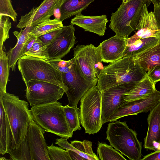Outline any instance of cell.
<instances>
[{"label":"cell","mask_w":160,"mask_h":160,"mask_svg":"<svg viewBox=\"0 0 160 160\" xmlns=\"http://www.w3.org/2000/svg\"><path fill=\"white\" fill-rule=\"evenodd\" d=\"M11 158L13 160H31L29 148L26 137L21 144L19 148L10 149L8 151Z\"/></svg>","instance_id":"cell-31"},{"label":"cell","mask_w":160,"mask_h":160,"mask_svg":"<svg viewBox=\"0 0 160 160\" xmlns=\"http://www.w3.org/2000/svg\"><path fill=\"white\" fill-rule=\"evenodd\" d=\"M127 44V39L116 35L103 41L99 45L102 61L112 62L122 58Z\"/></svg>","instance_id":"cell-18"},{"label":"cell","mask_w":160,"mask_h":160,"mask_svg":"<svg viewBox=\"0 0 160 160\" xmlns=\"http://www.w3.org/2000/svg\"><path fill=\"white\" fill-rule=\"evenodd\" d=\"M117 10L111 14L109 28L121 37L127 39L137 26L144 5L150 0H122Z\"/></svg>","instance_id":"cell-5"},{"label":"cell","mask_w":160,"mask_h":160,"mask_svg":"<svg viewBox=\"0 0 160 160\" xmlns=\"http://www.w3.org/2000/svg\"><path fill=\"white\" fill-rule=\"evenodd\" d=\"M63 110L71 132L81 130L79 109L76 107H71L68 105L63 106Z\"/></svg>","instance_id":"cell-30"},{"label":"cell","mask_w":160,"mask_h":160,"mask_svg":"<svg viewBox=\"0 0 160 160\" xmlns=\"http://www.w3.org/2000/svg\"><path fill=\"white\" fill-rule=\"evenodd\" d=\"M121 0L122 1V0Z\"/></svg>","instance_id":"cell-45"},{"label":"cell","mask_w":160,"mask_h":160,"mask_svg":"<svg viewBox=\"0 0 160 160\" xmlns=\"http://www.w3.org/2000/svg\"><path fill=\"white\" fill-rule=\"evenodd\" d=\"M45 131L33 119L30 122L26 136L31 160H50L44 134Z\"/></svg>","instance_id":"cell-15"},{"label":"cell","mask_w":160,"mask_h":160,"mask_svg":"<svg viewBox=\"0 0 160 160\" xmlns=\"http://www.w3.org/2000/svg\"><path fill=\"white\" fill-rule=\"evenodd\" d=\"M146 74L133 57H123L104 67L98 75L96 85L102 92L120 84L139 82Z\"/></svg>","instance_id":"cell-1"},{"label":"cell","mask_w":160,"mask_h":160,"mask_svg":"<svg viewBox=\"0 0 160 160\" xmlns=\"http://www.w3.org/2000/svg\"><path fill=\"white\" fill-rule=\"evenodd\" d=\"M75 31L72 24L63 26L60 34L47 46L49 60L61 59L70 52L76 42Z\"/></svg>","instance_id":"cell-14"},{"label":"cell","mask_w":160,"mask_h":160,"mask_svg":"<svg viewBox=\"0 0 160 160\" xmlns=\"http://www.w3.org/2000/svg\"><path fill=\"white\" fill-rule=\"evenodd\" d=\"M9 17L0 15V48L3 43L9 38V32L12 27Z\"/></svg>","instance_id":"cell-34"},{"label":"cell","mask_w":160,"mask_h":160,"mask_svg":"<svg viewBox=\"0 0 160 160\" xmlns=\"http://www.w3.org/2000/svg\"><path fill=\"white\" fill-rule=\"evenodd\" d=\"M154 5H160V0H150Z\"/></svg>","instance_id":"cell-42"},{"label":"cell","mask_w":160,"mask_h":160,"mask_svg":"<svg viewBox=\"0 0 160 160\" xmlns=\"http://www.w3.org/2000/svg\"><path fill=\"white\" fill-rule=\"evenodd\" d=\"M160 102V91L156 90L149 96L143 99L125 101L114 111L108 122L115 121L123 117L137 115L150 111Z\"/></svg>","instance_id":"cell-12"},{"label":"cell","mask_w":160,"mask_h":160,"mask_svg":"<svg viewBox=\"0 0 160 160\" xmlns=\"http://www.w3.org/2000/svg\"><path fill=\"white\" fill-rule=\"evenodd\" d=\"M160 42L158 38L152 37L141 39L131 44H126L123 57H134Z\"/></svg>","instance_id":"cell-26"},{"label":"cell","mask_w":160,"mask_h":160,"mask_svg":"<svg viewBox=\"0 0 160 160\" xmlns=\"http://www.w3.org/2000/svg\"><path fill=\"white\" fill-rule=\"evenodd\" d=\"M157 37L158 38L159 40L160 41V30L158 32Z\"/></svg>","instance_id":"cell-43"},{"label":"cell","mask_w":160,"mask_h":160,"mask_svg":"<svg viewBox=\"0 0 160 160\" xmlns=\"http://www.w3.org/2000/svg\"><path fill=\"white\" fill-rule=\"evenodd\" d=\"M62 79L65 93L68 101V105L77 106L79 101L91 88L96 86L98 79L92 80L86 77L76 63L71 70L62 73Z\"/></svg>","instance_id":"cell-8"},{"label":"cell","mask_w":160,"mask_h":160,"mask_svg":"<svg viewBox=\"0 0 160 160\" xmlns=\"http://www.w3.org/2000/svg\"><path fill=\"white\" fill-rule=\"evenodd\" d=\"M63 26L62 21L56 18H50L32 27L28 33L38 38L48 32Z\"/></svg>","instance_id":"cell-27"},{"label":"cell","mask_w":160,"mask_h":160,"mask_svg":"<svg viewBox=\"0 0 160 160\" xmlns=\"http://www.w3.org/2000/svg\"><path fill=\"white\" fill-rule=\"evenodd\" d=\"M12 133L11 148H19L25 139L29 123L33 119L28 103L18 96L7 92L0 93Z\"/></svg>","instance_id":"cell-2"},{"label":"cell","mask_w":160,"mask_h":160,"mask_svg":"<svg viewBox=\"0 0 160 160\" xmlns=\"http://www.w3.org/2000/svg\"><path fill=\"white\" fill-rule=\"evenodd\" d=\"M148 71L147 75L152 81L156 84L160 81V65H156Z\"/></svg>","instance_id":"cell-38"},{"label":"cell","mask_w":160,"mask_h":160,"mask_svg":"<svg viewBox=\"0 0 160 160\" xmlns=\"http://www.w3.org/2000/svg\"><path fill=\"white\" fill-rule=\"evenodd\" d=\"M37 38L28 33V37L22 48L21 56L25 55L29 50Z\"/></svg>","instance_id":"cell-39"},{"label":"cell","mask_w":160,"mask_h":160,"mask_svg":"<svg viewBox=\"0 0 160 160\" xmlns=\"http://www.w3.org/2000/svg\"><path fill=\"white\" fill-rule=\"evenodd\" d=\"M97 152L101 160H126L122 154L105 143L98 142Z\"/></svg>","instance_id":"cell-29"},{"label":"cell","mask_w":160,"mask_h":160,"mask_svg":"<svg viewBox=\"0 0 160 160\" xmlns=\"http://www.w3.org/2000/svg\"><path fill=\"white\" fill-rule=\"evenodd\" d=\"M26 85V98L31 107L57 102L65 93L62 87L46 81L32 80Z\"/></svg>","instance_id":"cell-10"},{"label":"cell","mask_w":160,"mask_h":160,"mask_svg":"<svg viewBox=\"0 0 160 160\" xmlns=\"http://www.w3.org/2000/svg\"><path fill=\"white\" fill-rule=\"evenodd\" d=\"M106 133V139L116 150L130 160L141 159L142 143L138 139L136 132L129 128L126 121L109 123Z\"/></svg>","instance_id":"cell-4"},{"label":"cell","mask_w":160,"mask_h":160,"mask_svg":"<svg viewBox=\"0 0 160 160\" xmlns=\"http://www.w3.org/2000/svg\"><path fill=\"white\" fill-rule=\"evenodd\" d=\"M46 61L61 73L69 72L76 63L75 59L74 57L68 61L63 60L60 58Z\"/></svg>","instance_id":"cell-33"},{"label":"cell","mask_w":160,"mask_h":160,"mask_svg":"<svg viewBox=\"0 0 160 160\" xmlns=\"http://www.w3.org/2000/svg\"><path fill=\"white\" fill-rule=\"evenodd\" d=\"M32 27L26 26L20 32L14 31L13 33L17 39L15 47L10 49L7 53L9 66L13 71H15L17 62L21 57V53L24 45L28 37V33Z\"/></svg>","instance_id":"cell-24"},{"label":"cell","mask_w":160,"mask_h":160,"mask_svg":"<svg viewBox=\"0 0 160 160\" xmlns=\"http://www.w3.org/2000/svg\"><path fill=\"white\" fill-rule=\"evenodd\" d=\"M147 5L145 4L144 6L140 18L136 27L137 31L133 36L127 39V44H131L142 38L152 37H157L160 29L158 28L153 12L148 11Z\"/></svg>","instance_id":"cell-17"},{"label":"cell","mask_w":160,"mask_h":160,"mask_svg":"<svg viewBox=\"0 0 160 160\" xmlns=\"http://www.w3.org/2000/svg\"><path fill=\"white\" fill-rule=\"evenodd\" d=\"M17 64L25 85L32 80L41 81L56 84L64 89L62 73L46 60L24 55L19 59Z\"/></svg>","instance_id":"cell-6"},{"label":"cell","mask_w":160,"mask_h":160,"mask_svg":"<svg viewBox=\"0 0 160 160\" xmlns=\"http://www.w3.org/2000/svg\"><path fill=\"white\" fill-rule=\"evenodd\" d=\"M156 83L152 81L147 74L141 81L138 82L128 92L124 94L125 101H129L146 98L156 90Z\"/></svg>","instance_id":"cell-21"},{"label":"cell","mask_w":160,"mask_h":160,"mask_svg":"<svg viewBox=\"0 0 160 160\" xmlns=\"http://www.w3.org/2000/svg\"><path fill=\"white\" fill-rule=\"evenodd\" d=\"M95 0H62L59 8L60 14L59 18L63 21L74 15L81 13L88 6Z\"/></svg>","instance_id":"cell-25"},{"label":"cell","mask_w":160,"mask_h":160,"mask_svg":"<svg viewBox=\"0 0 160 160\" xmlns=\"http://www.w3.org/2000/svg\"><path fill=\"white\" fill-rule=\"evenodd\" d=\"M141 160H160V150L145 156Z\"/></svg>","instance_id":"cell-40"},{"label":"cell","mask_w":160,"mask_h":160,"mask_svg":"<svg viewBox=\"0 0 160 160\" xmlns=\"http://www.w3.org/2000/svg\"><path fill=\"white\" fill-rule=\"evenodd\" d=\"M0 111V153L3 155L11 149L12 138L10 126L5 111L1 95Z\"/></svg>","instance_id":"cell-22"},{"label":"cell","mask_w":160,"mask_h":160,"mask_svg":"<svg viewBox=\"0 0 160 160\" xmlns=\"http://www.w3.org/2000/svg\"><path fill=\"white\" fill-rule=\"evenodd\" d=\"M79 117L80 123L85 133L94 134L102 127V92L97 85L89 90L80 99Z\"/></svg>","instance_id":"cell-7"},{"label":"cell","mask_w":160,"mask_h":160,"mask_svg":"<svg viewBox=\"0 0 160 160\" xmlns=\"http://www.w3.org/2000/svg\"><path fill=\"white\" fill-rule=\"evenodd\" d=\"M0 15L7 16L14 22L18 14L13 8L11 0H0Z\"/></svg>","instance_id":"cell-36"},{"label":"cell","mask_w":160,"mask_h":160,"mask_svg":"<svg viewBox=\"0 0 160 160\" xmlns=\"http://www.w3.org/2000/svg\"><path fill=\"white\" fill-rule=\"evenodd\" d=\"M0 160H7V159H6L4 157H1L0 158Z\"/></svg>","instance_id":"cell-44"},{"label":"cell","mask_w":160,"mask_h":160,"mask_svg":"<svg viewBox=\"0 0 160 160\" xmlns=\"http://www.w3.org/2000/svg\"><path fill=\"white\" fill-rule=\"evenodd\" d=\"M146 72L157 65H160V42L133 57Z\"/></svg>","instance_id":"cell-23"},{"label":"cell","mask_w":160,"mask_h":160,"mask_svg":"<svg viewBox=\"0 0 160 160\" xmlns=\"http://www.w3.org/2000/svg\"><path fill=\"white\" fill-rule=\"evenodd\" d=\"M137 82L120 84L101 92L102 124L108 122L109 118L114 111L125 102L124 94L129 91Z\"/></svg>","instance_id":"cell-11"},{"label":"cell","mask_w":160,"mask_h":160,"mask_svg":"<svg viewBox=\"0 0 160 160\" xmlns=\"http://www.w3.org/2000/svg\"><path fill=\"white\" fill-rule=\"evenodd\" d=\"M108 22L105 15L90 16L80 13L72 19L71 24L83 28L85 31L92 32L101 36L104 35Z\"/></svg>","instance_id":"cell-19"},{"label":"cell","mask_w":160,"mask_h":160,"mask_svg":"<svg viewBox=\"0 0 160 160\" xmlns=\"http://www.w3.org/2000/svg\"><path fill=\"white\" fill-rule=\"evenodd\" d=\"M47 46L44 45L37 38L32 48L25 55L44 60H49Z\"/></svg>","instance_id":"cell-32"},{"label":"cell","mask_w":160,"mask_h":160,"mask_svg":"<svg viewBox=\"0 0 160 160\" xmlns=\"http://www.w3.org/2000/svg\"><path fill=\"white\" fill-rule=\"evenodd\" d=\"M33 119L45 132L68 139L73 133L67 123L62 103L57 101L32 106Z\"/></svg>","instance_id":"cell-3"},{"label":"cell","mask_w":160,"mask_h":160,"mask_svg":"<svg viewBox=\"0 0 160 160\" xmlns=\"http://www.w3.org/2000/svg\"><path fill=\"white\" fill-rule=\"evenodd\" d=\"M153 12L158 28L160 29V5H154Z\"/></svg>","instance_id":"cell-41"},{"label":"cell","mask_w":160,"mask_h":160,"mask_svg":"<svg viewBox=\"0 0 160 160\" xmlns=\"http://www.w3.org/2000/svg\"><path fill=\"white\" fill-rule=\"evenodd\" d=\"M4 46L0 48V93L6 92V88L9 74L7 53L4 50Z\"/></svg>","instance_id":"cell-28"},{"label":"cell","mask_w":160,"mask_h":160,"mask_svg":"<svg viewBox=\"0 0 160 160\" xmlns=\"http://www.w3.org/2000/svg\"><path fill=\"white\" fill-rule=\"evenodd\" d=\"M48 151L50 160H72L67 150L55 146L52 143L48 146Z\"/></svg>","instance_id":"cell-35"},{"label":"cell","mask_w":160,"mask_h":160,"mask_svg":"<svg viewBox=\"0 0 160 160\" xmlns=\"http://www.w3.org/2000/svg\"><path fill=\"white\" fill-rule=\"evenodd\" d=\"M73 50L74 58L84 75L92 80L98 79V75L104 68L99 46L78 45Z\"/></svg>","instance_id":"cell-9"},{"label":"cell","mask_w":160,"mask_h":160,"mask_svg":"<svg viewBox=\"0 0 160 160\" xmlns=\"http://www.w3.org/2000/svg\"><path fill=\"white\" fill-rule=\"evenodd\" d=\"M62 0H43L40 5L33 8L28 13L21 16L17 27L22 29L33 27L50 18L55 10L59 9Z\"/></svg>","instance_id":"cell-13"},{"label":"cell","mask_w":160,"mask_h":160,"mask_svg":"<svg viewBox=\"0 0 160 160\" xmlns=\"http://www.w3.org/2000/svg\"><path fill=\"white\" fill-rule=\"evenodd\" d=\"M68 138L61 137L56 139L55 143L68 151L72 160H99L93 152L92 142L88 140H74L69 143Z\"/></svg>","instance_id":"cell-16"},{"label":"cell","mask_w":160,"mask_h":160,"mask_svg":"<svg viewBox=\"0 0 160 160\" xmlns=\"http://www.w3.org/2000/svg\"><path fill=\"white\" fill-rule=\"evenodd\" d=\"M147 119L148 128L144 147L155 150V143L160 144V102L150 111Z\"/></svg>","instance_id":"cell-20"},{"label":"cell","mask_w":160,"mask_h":160,"mask_svg":"<svg viewBox=\"0 0 160 160\" xmlns=\"http://www.w3.org/2000/svg\"><path fill=\"white\" fill-rule=\"evenodd\" d=\"M63 27L48 32L38 38L44 45H48L60 34Z\"/></svg>","instance_id":"cell-37"}]
</instances>
